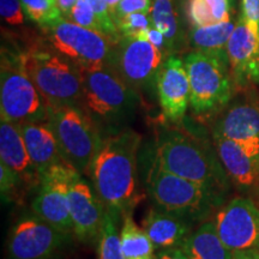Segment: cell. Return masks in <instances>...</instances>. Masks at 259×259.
I'll return each mask as SVG.
<instances>
[{
    "label": "cell",
    "instance_id": "cell-20",
    "mask_svg": "<svg viewBox=\"0 0 259 259\" xmlns=\"http://www.w3.org/2000/svg\"><path fill=\"white\" fill-rule=\"evenodd\" d=\"M142 227L151 239L156 251L181 247L193 232L192 221L155 206L147 212L142 221Z\"/></svg>",
    "mask_w": 259,
    "mask_h": 259
},
{
    "label": "cell",
    "instance_id": "cell-16",
    "mask_svg": "<svg viewBox=\"0 0 259 259\" xmlns=\"http://www.w3.org/2000/svg\"><path fill=\"white\" fill-rule=\"evenodd\" d=\"M162 116L167 122L181 124L190 108V79L185 61L180 57H167L155 83Z\"/></svg>",
    "mask_w": 259,
    "mask_h": 259
},
{
    "label": "cell",
    "instance_id": "cell-18",
    "mask_svg": "<svg viewBox=\"0 0 259 259\" xmlns=\"http://www.w3.org/2000/svg\"><path fill=\"white\" fill-rule=\"evenodd\" d=\"M212 135L235 142L259 141V97L245 94L213 119Z\"/></svg>",
    "mask_w": 259,
    "mask_h": 259
},
{
    "label": "cell",
    "instance_id": "cell-36",
    "mask_svg": "<svg viewBox=\"0 0 259 259\" xmlns=\"http://www.w3.org/2000/svg\"><path fill=\"white\" fill-rule=\"evenodd\" d=\"M143 37L147 38L148 41H150L155 47L158 48V50L164 52V54L168 57L166 37H164V35L162 34L160 30H157L154 25H150V27L147 29V31L144 32Z\"/></svg>",
    "mask_w": 259,
    "mask_h": 259
},
{
    "label": "cell",
    "instance_id": "cell-10",
    "mask_svg": "<svg viewBox=\"0 0 259 259\" xmlns=\"http://www.w3.org/2000/svg\"><path fill=\"white\" fill-rule=\"evenodd\" d=\"M74 240L73 233L60 231L34 212L24 213L10 229L6 259H64Z\"/></svg>",
    "mask_w": 259,
    "mask_h": 259
},
{
    "label": "cell",
    "instance_id": "cell-9",
    "mask_svg": "<svg viewBox=\"0 0 259 259\" xmlns=\"http://www.w3.org/2000/svg\"><path fill=\"white\" fill-rule=\"evenodd\" d=\"M2 120L16 124L44 122L50 118V106L22 64L21 56L3 50L0 72Z\"/></svg>",
    "mask_w": 259,
    "mask_h": 259
},
{
    "label": "cell",
    "instance_id": "cell-38",
    "mask_svg": "<svg viewBox=\"0 0 259 259\" xmlns=\"http://www.w3.org/2000/svg\"><path fill=\"white\" fill-rule=\"evenodd\" d=\"M77 2H78V0H57L58 8H59L61 15L66 17V16L70 14V11L72 10L73 6L76 5Z\"/></svg>",
    "mask_w": 259,
    "mask_h": 259
},
{
    "label": "cell",
    "instance_id": "cell-23",
    "mask_svg": "<svg viewBox=\"0 0 259 259\" xmlns=\"http://www.w3.org/2000/svg\"><path fill=\"white\" fill-rule=\"evenodd\" d=\"M120 238L125 259H154L156 248L143 227L136 223L132 212L121 220Z\"/></svg>",
    "mask_w": 259,
    "mask_h": 259
},
{
    "label": "cell",
    "instance_id": "cell-26",
    "mask_svg": "<svg viewBox=\"0 0 259 259\" xmlns=\"http://www.w3.org/2000/svg\"><path fill=\"white\" fill-rule=\"evenodd\" d=\"M187 16L193 27L231 21V0H189Z\"/></svg>",
    "mask_w": 259,
    "mask_h": 259
},
{
    "label": "cell",
    "instance_id": "cell-39",
    "mask_svg": "<svg viewBox=\"0 0 259 259\" xmlns=\"http://www.w3.org/2000/svg\"><path fill=\"white\" fill-rule=\"evenodd\" d=\"M233 259H259V251H239V252H234Z\"/></svg>",
    "mask_w": 259,
    "mask_h": 259
},
{
    "label": "cell",
    "instance_id": "cell-22",
    "mask_svg": "<svg viewBox=\"0 0 259 259\" xmlns=\"http://www.w3.org/2000/svg\"><path fill=\"white\" fill-rule=\"evenodd\" d=\"M181 248L190 259H233L234 255V252L223 244L211 220L202 222L191 233Z\"/></svg>",
    "mask_w": 259,
    "mask_h": 259
},
{
    "label": "cell",
    "instance_id": "cell-17",
    "mask_svg": "<svg viewBox=\"0 0 259 259\" xmlns=\"http://www.w3.org/2000/svg\"><path fill=\"white\" fill-rule=\"evenodd\" d=\"M222 166L239 190L248 191L259 184V141L235 142L212 135Z\"/></svg>",
    "mask_w": 259,
    "mask_h": 259
},
{
    "label": "cell",
    "instance_id": "cell-30",
    "mask_svg": "<svg viewBox=\"0 0 259 259\" xmlns=\"http://www.w3.org/2000/svg\"><path fill=\"white\" fill-rule=\"evenodd\" d=\"M89 5L95 12L96 17L99 18V22L101 23L103 35L111 40L113 44L116 45L120 41L121 35L116 28L114 19L112 17L111 11H109L108 5H107L106 0H87Z\"/></svg>",
    "mask_w": 259,
    "mask_h": 259
},
{
    "label": "cell",
    "instance_id": "cell-28",
    "mask_svg": "<svg viewBox=\"0 0 259 259\" xmlns=\"http://www.w3.org/2000/svg\"><path fill=\"white\" fill-rule=\"evenodd\" d=\"M21 3L25 15L40 27L61 17L57 0H21Z\"/></svg>",
    "mask_w": 259,
    "mask_h": 259
},
{
    "label": "cell",
    "instance_id": "cell-2",
    "mask_svg": "<svg viewBox=\"0 0 259 259\" xmlns=\"http://www.w3.org/2000/svg\"><path fill=\"white\" fill-rule=\"evenodd\" d=\"M153 162L178 177L228 193L231 179L215 147L183 130H162L155 142Z\"/></svg>",
    "mask_w": 259,
    "mask_h": 259
},
{
    "label": "cell",
    "instance_id": "cell-32",
    "mask_svg": "<svg viewBox=\"0 0 259 259\" xmlns=\"http://www.w3.org/2000/svg\"><path fill=\"white\" fill-rule=\"evenodd\" d=\"M0 190H2L3 199L15 198L19 190H28L21 177L2 161H0Z\"/></svg>",
    "mask_w": 259,
    "mask_h": 259
},
{
    "label": "cell",
    "instance_id": "cell-14",
    "mask_svg": "<svg viewBox=\"0 0 259 259\" xmlns=\"http://www.w3.org/2000/svg\"><path fill=\"white\" fill-rule=\"evenodd\" d=\"M69 204L73 234L77 240L85 245L97 244L106 208L94 186L78 171L70 179Z\"/></svg>",
    "mask_w": 259,
    "mask_h": 259
},
{
    "label": "cell",
    "instance_id": "cell-7",
    "mask_svg": "<svg viewBox=\"0 0 259 259\" xmlns=\"http://www.w3.org/2000/svg\"><path fill=\"white\" fill-rule=\"evenodd\" d=\"M48 121L65 163L82 176H88L90 164L105 138L99 126L80 106L50 107Z\"/></svg>",
    "mask_w": 259,
    "mask_h": 259
},
{
    "label": "cell",
    "instance_id": "cell-19",
    "mask_svg": "<svg viewBox=\"0 0 259 259\" xmlns=\"http://www.w3.org/2000/svg\"><path fill=\"white\" fill-rule=\"evenodd\" d=\"M0 161L21 177L28 190L38 189L41 176L28 153L19 125L16 122H0Z\"/></svg>",
    "mask_w": 259,
    "mask_h": 259
},
{
    "label": "cell",
    "instance_id": "cell-11",
    "mask_svg": "<svg viewBox=\"0 0 259 259\" xmlns=\"http://www.w3.org/2000/svg\"><path fill=\"white\" fill-rule=\"evenodd\" d=\"M166 58L164 52L145 37L121 36L115 45L113 69L136 92L148 90L155 87Z\"/></svg>",
    "mask_w": 259,
    "mask_h": 259
},
{
    "label": "cell",
    "instance_id": "cell-25",
    "mask_svg": "<svg viewBox=\"0 0 259 259\" xmlns=\"http://www.w3.org/2000/svg\"><path fill=\"white\" fill-rule=\"evenodd\" d=\"M150 19L151 24L166 37L168 57L171 56L177 51L180 41L179 17L174 0H154Z\"/></svg>",
    "mask_w": 259,
    "mask_h": 259
},
{
    "label": "cell",
    "instance_id": "cell-13",
    "mask_svg": "<svg viewBox=\"0 0 259 259\" xmlns=\"http://www.w3.org/2000/svg\"><path fill=\"white\" fill-rule=\"evenodd\" d=\"M76 169L67 163L54 164L41 178L31 210L38 218L63 232L73 233L70 215L69 184Z\"/></svg>",
    "mask_w": 259,
    "mask_h": 259
},
{
    "label": "cell",
    "instance_id": "cell-3",
    "mask_svg": "<svg viewBox=\"0 0 259 259\" xmlns=\"http://www.w3.org/2000/svg\"><path fill=\"white\" fill-rule=\"evenodd\" d=\"M82 76L80 107L99 126L103 137L130 128L139 103L138 92L111 66L82 70Z\"/></svg>",
    "mask_w": 259,
    "mask_h": 259
},
{
    "label": "cell",
    "instance_id": "cell-4",
    "mask_svg": "<svg viewBox=\"0 0 259 259\" xmlns=\"http://www.w3.org/2000/svg\"><path fill=\"white\" fill-rule=\"evenodd\" d=\"M147 192L155 208L193 223L204 222L225 203L226 193L163 170L155 162L147 176Z\"/></svg>",
    "mask_w": 259,
    "mask_h": 259
},
{
    "label": "cell",
    "instance_id": "cell-12",
    "mask_svg": "<svg viewBox=\"0 0 259 259\" xmlns=\"http://www.w3.org/2000/svg\"><path fill=\"white\" fill-rule=\"evenodd\" d=\"M213 222L231 251H259V208L252 199H231L216 211Z\"/></svg>",
    "mask_w": 259,
    "mask_h": 259
},
{
    "label": "cell",
    "instance_id": "cell-40",
    "mask_svg": "<svg viewBox=\"0 0 259 259\" xmlns=\"http://www.w3.org/2000/svg\"><path fill=\"white\" fill-rule=\"evenodd\" d=\"M106 3H107V5H108L109 11H111L112 17H113V14H114V11H115L116 6H118L119 4H120L121 0H106Z\"/></svg>",
    "mask_w": 259,
    "mask_h": 259
},
{
    "label": "cell",
    "instance_id": "cell-37",
    "mask_svg": "<svg viewBox=\"0 0 259 259\" xmlns=\"http://www.w3.org/2000/svg\"><path fill=\"white\" fill-rule=\"evenodd\" d=\"M154 259H190L181 247H170L157 250Z\"/></svg>",
    "mask_w": 259,
    "mask_h": 259
},
{
    "label": "cell",
    "instance_id": "cell-6",
    "mask_svg": "<svg viewBox=\"0 0 259 259\" xmlns=\"http://www.w3.org/2000/svg\"><path fill=\"white\" fill-rule=\"evenodd\" d=\"M190 79V109L198 119L216 116L232 101L233 83L226 54L193 51L184 58Z\"/></svg>",
    "mask_w": 259,
    "mask_h": 259
},
{
    "label": "cell",
    "instance_id": "cell-21",
    "mask_svg": "<svg viewBox=\"0 0 259 259\" xmlns=\"http://www.w3.org/2000/svg\"><path fill=\"white\" fill-rule=\"evenodd\" d=\"M25 147L42 178L54 164L64 163L56 134L50 121L18 124Z\"/></svg>",
    "mask_w": 259,
    "mask_h": 259
},
{
    "label": "cell",
    "instance_id": "cell-1",
    "mask_svg": "<svg viewBox=\"0 0 259 259\" xmlns=\"http://www.w3.org/2000/svg\"><path fill=\"white\" fill-rule=\"evenodd\" d=\"M141 141V135L132 128L106 136L88 171L107 211L121 219L142 199L137 169Z\"/></svg>",
    "mask_w": 259,
    "mask_h": 259
},
{
    "label": "cell",
    "instance_id": "cell-31",
    "mask_svg": "<svg viewBox=\"0 0 259 259\" xmlns=\"http://www.w3.org/2000/svg\"><path fill=\"white\" fill-rule=\"evenodd\" d=\"M65 18L70 19L71 22H73V23L78 25H82L84 28H88L97 32H101L103 35L101 23L99 22V18L96 17L95 12H94L92 6L89 5V3L87 2V0H78V2L76 3V5H74L72 10L70 11V14Z\"/></svg>",
    "mask_w": 259,
    "mask_h": 259
},
{
    "label": "cell",
    "instance_id": "cell-29",
    "mask_svg": "<svg viewBox=\"0 0 259 259\" xmlns=\"http://www.w3.org/2000/svg\"><path fill=\"white\" fill-rule=\"evenodd\" d=\"M115 24L121 36L131 37H143L147 29L153 25L150 15L143 14V12H134V14L126 15Z\"/></svg>",
    "mask_w": 259,
    "mask_h": 259
},
{
    "label": "cell",
    "instance_id": "cell-34",
    "mask_svg": "<svg viewBox=\"0 0 259 259\" xmlns=\"http://www.w3.org/2000/svg\"><path fill=\"white\" fill-rule=\"evenodd\" d=\"M153 3L154 0H121L113 14V19L116 23L120 18L134 12H143V14L150 15Z\"/></svg>",
    "mask_w": 259,
    "mask_h": 259
},
{
    "label": "cell",
    "instance_id": "cell-5",
    "mask_svg": "<svg viewBox=\"0 0 259 259\" xmlns=\"http://www.w3.org/2000/svg\"><path fill=\"white\" fill-rule=\"evenodd\" d=\"M21 60L38 92L50 107L80 106L83 96L82 70L54 51L46 42L22 52Z\"/></svg>",
    "mask_w": 259,
    "mask_h": 259
},
{
    "label": "cell",
    "instance_id": "cell-35",
    "mask_svg": "<svg viewBox=\"0 0 259 259\" xmlns=\"http://www.w3.org/2000/svg\"><path fill=\"white\" fill-rule=\"evenodd\" d=\"M241 18L259 27V0H241Z\"/></svg>",
    "mask_w": 259,
    "mask_h": 259
},
{
    "label": "cell",
    "instance_id": "cell-15",
    "mask_svg": "<svg viewBox=\"0 0 259 259\" xmlns=\"http://www.w3.org/2000/svg\"><path fill=\"white\" fill-rule=\"evenodd\" d=\"M226 51L234 87L248 89L259 84V27L240 17Z\"/></svg>",
    "mask_w": 259,
    "mask_h": 259
},
{
    "label": "cell",
    "instance_id": "cell-24",
    "mask_svg": "<svg viewBox=\"0 0 259 259\" xmlns=\"http://www.w3.org/2000/svg\"><path fill=\"white\" fill-rule=\"evenodd\" d=\"M235 25L236 23L233 21H228L206 27H193L190 32L191 46L194 48V51L226 54L227 44Z\"/></svg>",
    "mask_w": 259,
    "mask_h": 259
},
{
    "label": "cell",
    "instance_id": "cell-27",
    "mask_svg": "<svg viewBox=\"0 0 259 259\" xmlns=\"http://www.w3.org/2000/svg\"><path fill=\"white\" fill-rule=\"evenodd\" d=\"M120 220L114 212L107 211L97 239V259H125L121 247Z\"/></svg>",
    "mask_w": 259,
    "mask_h": 259
},
{
    "label": "cell",
    "instance_id": "cell-8",
    "mask_svg": "<svg viewBox=\"0 0 259 259\" xmlns=\"http://www.w3.org/2000/svg\"><path fill=\"white\" fill-rule=\"evenodd\" d=\"M40 28L48 46L76 64L80 70L113 67L114 65L115 45L101 32L84 28L65 17H59Z\"/></svg>",
    "mask_w": 259,
    "mask_h": 259
},
{
    "label": "cell",
    "instance_id": "cell-33",
    "mask_svg": "<svg viewBox=\"0 0 259 259\" xmlns=\"http://www.w3.org/2000/svg\"><path fill=\"white\" fill-rule=\"evenodd\" d=\"M2 18L10 25H21L24 23V10L21 0H0Z\"/></svg>",
    "mask_w": 259,
    "mask_h": 259
}]
</instances>
